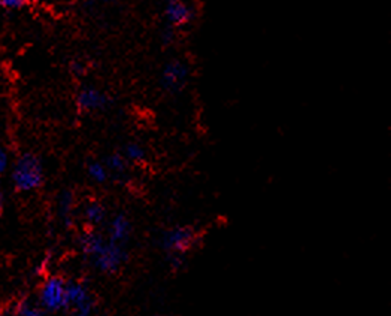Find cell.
Listing matches in <instances>:
<instances>
[{
  "label": "cell",
  "instance_id": "30bf717a",
  "mask_svg": "<svg viewBox=\"0 0 391 316\" xmlns=\"http://www.w3.org/2000/svg\"><path fill=\"white\" fill-rule=\"evenodd\" d=\"M107 207H105L100 202H96V200H91L82 209V216L86 219V223L91 227H98L100 224L105 223L107 219Z\"/></svg>",
  "mask_w": 391,
  "mask_h": 316
},
{
  "label": "cell",
  "instance_id": "e0dca14e",
  "mask_svg": "<svg viewBox=\"0 0 391 316\" xmlns=\"http://www.w3.org/2000/svg\"><path fill=\"white\" fill-rule=\"evenodd\" d=\"M27 3L23 0H0V8L5 9H21L24 8Z\"/></svg>",
  "mask_w": 391,
  "mask_h": 316
},
{
  "label": "cell",
  "instance_id": "5bb4252c",
  "mask_svg": "<svg viewBox=\"0 0 391 316\" xmlns=\"http://www.w3.org/2000/svg\"><path fill=\"white\" fill-rule=\"evenodd\" d=\"M73 205H75V200H73V194L70 191H63L60 198H59V210L61 218L70 223V215L73 210Z\"/></svg>",
  "mask_w": 391,
  "mask_h": 316
},
{
  "label": "cell",
  "instance_id": "9c48e42d",
  "mask_svg": "<svg viewBox=\"0 0 391 316\" xmlns=\"http://www.w3.org/2000/svg\"><path fill=\"white\" fill-rule=\"evenodd\" d=\"M132 231H133V226H132L130 218L123 212H118L109 219L107 235L105 236H107L111 242H114V244L128 246V242L130 240Z\"/></svg>",
  "mask_w": 391,
  "mask_h": 316
},
{
  "label": "cell",
  "instance_id": "7a4b0ae2",
  "mask_svg": "<svg viewBox=\"0 0 391 316\" xmlns=\"http://www.w3.org/2000/svg\"><path fill=\"white\" fill-rule=\"evenodd\" d=\"M200 242L199 230L192 226H175L164 230L160 236V246L166 254V262L172 271L185 266V258Z\"/></svg>",
  "mask_w": 391,
  "mask_h": 316
},
{
  "label": "cell",
  "instance_id": "8fae6325",
  "mask_svg": "<svg viewBox=\"0 0 391 316\" xmlns=\"http://www.w3.org/2000/svg\"><path fill=\"white\" fill-rule=\"evenodd\" d=\"M121 154L125 158V161L132 164H141L146 160V150L144 148V145L137 142L125 143Z\"/></svg>",
  "mask_w": 391,
  "mask_h": 316
},
{
  "label": "cell",
  "instance_id": "3957f363",
  "mask_svg": "<svg viewBox=\"0 0 391 316\" xmlns=\"http://www.w3.org/2000/svg\"><path fill=\"white\" fill-rule=\"evenodd\" d=\"M44 167L33 154H23L14 164L13 182L20 191H35L44 184Z\"/></svg>",
  "mask_w": 391,
  "mask_h": 316
},
{
  "label": "cell",
  "instance_id": "9a60e30c",
  "mask_svg": "<svg viewBox=\"0 0 391 316\" xmlns=\"http://www.w3.org/2000/svg\"><path fill=\"white\" fill-rule=\"evenodd\" d=\"M176 35H178V31L174 30L172 27H164V30L162 31V42L163 44L167 47V45H172L175 39H176Z\"/></svg>",
  "mask_w": 391,
  "mask_h": 316
},
{
  "label": "cell",
  "instance_id": "4fadbf2b",
  "mask_svg": "<svg viewBox=\"0 0 391 316\" xmlns=\"http://www.w3.org/2000/svg\"><path fill=\"white\" fill-rule=\"evenodd\" d=\"M87 173H89L91 181H94L96 184H105L109 177L107 166H105L100 161H91L87 166Z\"/></svg>",
  "mask_w": 391,
  "mask_h": 316
},
{
  "label": "cell",
  "instance_id": "7c38bea8",
  "mask_svg": "<svg viewBox=\"0 0 391 316\" xmlns=\"http://www.w3.org/2000/svg\"><path fill=\"white\" fill-rule=\"evenodd\" d=\"M103 164L107 166L108 173L123 175V173H125V171H128V164L129 163L125 161V158L123 157L121 152H115V154H111L107 158V161H105Z\"/></svg>",
  "mask_w": 391,
  "mask_h": 316
},
{
  "label": "cell",
  "instance_id": "ac0fdd59",
  "mask_svg": "<svg viewBox=\"0 0 391 316\" xmlns=\"http://www.w3.org/2000/svg\"><path fill=\"white\" fill-rule=\"evenodd\" d=\"M8 168V154L3 150V146L0 145V173H3Z\"/></svg>",
  "mask_w": 391,
  "mask_h": 316
},
{
  "label": "cell",
  "instance_id": "2e32d148",
  "mask_svg": "<svg viewBox=\"0 0 391 316\" xmlns=\"http://www.w3.org/2000/svg\"><path fill=\"white\" fill-rule=\"evenodd\" d=\"M18 316H42V313H40V310L38 308L33 306V304L26 303V304H23V306L20 308Z\"/></svg>",
  "mask_w": 391,
  "mask_h": 316
},
{
  "label": "cell",
  "instance_id": "d6986e66",
  "mask_svg": "<svg viewBox=\"0 0 391 316\" xmlns=\"http://www.w3.org/2000/svg\"><path fill=\"white\" fill-rule=\"evenodd\" d=\"M72 72L75 73V75H84V72H86V68H84L82 63L75 61V63H73V65H72Z\"/></svg>",
  "mask_w": 391,
  "mask_h": 316
},
{
  "label": "cell",
  "instance_id": "52a82bcc",
  "mask_svg": "<svg viewBox=\"0 0 391 316\" xmlns=\"http://www.w3.org/2000/svg\"><path fill=\"white\" fill-rule=\"evenodd\" d=\"M163 17L166 21V26L178 31L193 23L197 17V9L194 5L172 0V2H167L164 5Z\"/></svg>",
  "mask_w": 391,
  "mask_h": 316
},
{
  "label": "cell",
  "instance_id": "ba28073f",
  "mask_svg": "<svg viewBox=\"0 0 391 316\" xmlns=\"http://www.w3.org/2000/svg\"><path fill=\"white\" fill-rule=\"evenodd\" d=\"M77 104L82 112L102 111L109 104V96L105 91L87 86L82 87L77 94Z\"/></svg>",
  "mask_w": 391,
  "mask_h": 316
},
{
  "label": "cell",
  "instance_id": "8992f818",
  "mask_svg": "<svg viewBox=\"0 0 391 316\" xmlns=\"http://www.w3.org/2000/svg\"><path fill=\"white\" fill-rule=\"evenodd\" d=\"M66 288L68 282L59 276L48 278L40 288V306L48 312H59L66 309Z\"/></svg>",
  "mask_w": 391,
  "mask_h": 316
},
{
  "label": "cell",
  "instance_id": "5b68a950",
  "mask_svg": "<svg viewBox=\"0 0 391 316\" xmlns=\"http://www.w3.org/2000/svg\"><path fill=\"white\" fill-rule=\"evenodd\" d=\"M190 65L185 60H169L160 73V87L169 94L181 93L190 79Z\"/></svg>",
  "mask_w": 391,
  "mask_h": 316
},
{
  "label": "cell",
  "instance_id": "6da1fadb",
  "mask_svg": "<svg viewBox=\"0 0 391 316\" xmlns=\"http://www.w3.org/2000/svg\"><path fill=\"white\" fill-rule=\"evenodd\" d=\"M79 248L91 266L103 275H115L129 261L128 246L114 244L96 230H87L79 236Z\"/></svg>",
  "mask_w": 391,
  "mask_h": 316
},
{
  "label": "cell",
  "instance_id": "277c9868",
  "mask_svg": "<svg viewBox=\"0 0 391 316\" xmlns=\"http://www.w3.org/2000/svg\"><path fill=\"white\" fill-rule=\"evenodd\" d=\"M96 309V299L84 282H68L66 310L72 316H91Z\"/></svg>",
  "mask_w": 391,
  "mask_h": 316
}]
</instances>
